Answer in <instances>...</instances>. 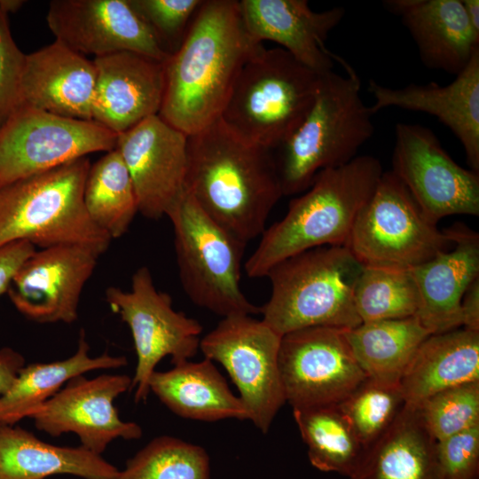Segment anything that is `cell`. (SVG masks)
<instances>
[{
  "label": "cell",
  "instance_id": "cell-20",
  "mask_svg": "<svg viewBox=\"0 0 479 479\" xmlns=\"http://www.w3.org/2000/svg\"><path fill=\"white\" fill-rule=\"evenodd\" d=\"M92 120L116 134L159 114L165 90L164 62L120 51L93 60Z\"/></svg>",
  "mask_w": 479,
  "mask_h": 479
},
{
  "label": "cell",
  "instance_id": "cell-14",
  "mask_svg": "<svg viewBox=\"0 0 479 479\" xmlns=\"http://www.w3.org/2000/svg\"><path fill=\"white\" fill-rule=\"evenodd\" d=\"M345 331L315 326L282 336L279 371L293 409L338 404L367 378Z\"/></svg>",
  "mask_w": 479,
  "mask_h": 479
},
{
  "label": "cell",
  "instance_id": "cell-28",
  "mask_svg": "<svg viewBox=\"0 0 479 479\" xmlns=\"http://www.w3.org/2000/svg\"><path fill=\"white\" fill-rule=\"evenodd\" d=\"M419 407L404 404L348 479H444Z\"/></svg>",
  "mask_w": 479,
  "mask_h": 479
},
{
  "label": "cell",
  "instance_id": "cell-10",
  "mask_svg": "<svg viewBox=\"0 0 479 479\" xmlns=\"http://www.w3.org/2000/svg\"><path fill=\"white\" fill-rule=\"evenodd\" d=\"M281 338L263 319L235 315L223 318L200 343L204 357L226 370L248 420L263 434L287 403L279 364Z\"/></svg>",
  "mask_w": 479,
  "mask_h": 479
},
{
  "label": "cell",
  "instance_id": "cell-27",
  "mask_svg": "<svg viewBox=\"0 0 479 479\" xmlns=\"http://www.w3.org/2000/svg\"><path fill=\"white\" fill-rule=\"evenodd\" d=\"M118 472L101 455L82 445L51 444L17 425L0 424V479H45L58 475L115 479Z\"/></svg>",
  "mask_w": 479,
  "mask_h": 479
},
{
  "label": "cell",
  "instance_id": "cell-38",
  "mask_svg": "<svg viewBox=\"0 0 479 479\" xmlns=\"http://www.w3.org/2000/svg\"><path fill=\"white\" fill-rule=\"evenodd\" d=\"M25 58L12 37L8 13L0 6V128L21 106Z\"/></svg>",
  "mask_w": 479,
  "mask_h": 479
},
{
  "label": "cell",
  "instance_id": "cell-13",
  "mask_svg": "<svg viewBox=\"0 0 479 479\" xmlns=\"http://www.w3.org/2000/svg\"><path fill=\"white\" fill-rule=\"evenodd\" d=\"M391 171L430 223L452 215L479 216V174L459 166L428 128L396 124Z\"/></svg>",
  "mask_w": 479,
  "mask_h": 479
},
{
  "label": "cell",
  "instance_id": "cell-34",
  "mask_svg": "<svg viewBox=\"0 0 479 479\" xmlns=\"http://www.w3.org/2000/svg\"><path fill=\"white\" fill-rule=\"evenodd\" d=\"M115 479H210L209 457L200 445L161 436L128 459Z\"/></svg>",
  "mask_w": 479,
  "mask_h": 479
},
{
  "label": "cell",
  "instance_id": "cell-22",
  "mask_svg": "<svg viewBox=\"0 0 479 479\" xmlns=\"http://www.w3.org/2000/svg\"><path fill=\"white\" fill-rule=\"evenodd\" d=\"M96 69L93 61L59 41L26 54L21 106L63 117L93 121Z\"/></svg>",
  "mask_w": 479,
  "mask_h": 479
},
{
  "label": "cell",
  "instance_id": "cell-39",
  "mask_svg": "<svg viewBox=\"0 0 479 479\" xmlns=\"http://www.w3.org/2000/svg\"><path fill=\"white\" fill-rule=\"evenodd\" d=\"M436 457L444 479H477L479 425L436 441Z\"/></svg>",
  "mask_w": 479,
  "mask_h": 479
},
{
  "label": "cell",
  "instance_id": "cell-26",
  "mask_svg": "<svg viewBox=\"0 0 479 479\" xmlns=\"http://www.w3.org/2000/svg\"><path fill=\"white\" fill-rule=\"evenodd\" d=\"M479 381V332L457 328L430 334L419 347L400 387L406 404L419 407L448 389Z\"/></svg>",
  "mask_w": 479,
  "mask_h": 479
},
{
  "label": "cell",
  "instance_id": "cell-18",
  "mask_svg": "<svg viewBox=\"0 0 479 479\" xmlns=\"http://www.w3.org/2000/svg\"><path fill=\"white\" fill-rule=\"evenodd\" d=\"M188 136L150 116L118 134L116 146L131 176L145 217L167 215L185 191Z\"/></svg>",
  "mask_w": 479,
  "mask_h": 479
},
{
  "label": "cell",
  "instance_id": "cell-16",
  "mask_svg": "<svg viewBox=\"0 0 479 479\" xmlns=\"http://www.w3.org/2000/svg\"><path fill=\"white\" fill-rule=\"evenodd\" d=\"M101 255L94 247L76 244L42 248L20 267L7 294L30 320L73 323L83 287Z\"/></svg>",
  "mask_w": 479,
  "mask_h": 479
},
{
  "label": "cell",
  "instance_id": "cell-44",
  "mask_svg": "<svg viewBox=\"0 0 479 479\" xmlns=\"http://www.w3.org/2000/svg\"><path fill=\"white\" fill-rule=\"evenodd\" d=\"M23 3V1L17 0H1L0 6L4 11L9 13L10 12L17 11Z\"/></svg>",
  "mask_w": 479,
  "mask_h": 479
},
{
  "label": "cell",
  "instance_id": "cell-29",
  "mask_svg": "<svg viewBox=\"0 0 479 479\" xmlns=\"http://www.w3.org/2000/svg\"><path fill=\"white\" fill-rule=\"evenodd\" d=\"M127 365L123 356H90V345L81 330L76 351L69 357L25 365L10 389L0 396V424L15 425L32 415L69 380L88 372Z\"/></svg>",
  "mask_w": 479,
  "mask_h": 479
},
{
  "label": "cell",
  "instance_id": "cell-5",
  "mask_svg": "<svg viewBox=\"0 0 479 479\" xmlns=\"http://www.w3.org/2000/svg\"><path fill=\"white\" fill-rule=\"evenodd\" d=\"M364 266L346 246H323L293 255L267 274L271 292L262 319L280 335L315 326L360 325L354 290Z\"/></svg>",
  "mask_w": 479,
  "mask_h": 479
},
{
  "label": "cell",
  "instance_id": "cell-1",
  "mask_svg": "<svg viewBox=\"0 0 479 479\" xmlns=\"http://www.w3.org/2000/svg\"><path fill=\"white\" fill-rule=\"evenodd\" d=\"M263 48L247 33L239 1H203L164 62L158 115L187 136L206 129L220 119L241 68Z\"/></svg>",
  "mask_w": 479,
  "mask_h": 479
},
{
  "label": "cell",
  "instance_id": "cell-9",
  "mask_svg": "<svg viewBox=\"0 0 479 479\" xmlns=\"http://www.w3.org/2000/svg\"><path fill=\"white\" fill-rule=\"evenodd\" d=\"M452 244L450 229L430 223L390 170L360 210L346 247L365 267L411 270Z\"/></svg>",
  "mask_w": 479,
  "mask_h": 479
},
{
  "label": "cell",
  "instance_id": "cell-41",
  "mask_svg": "<svg viewBox=\"0 0 479 479\" xmlns=\"http://www.w3.org/2000/svg\"><path fill=\"white\" fill-rule=\"evenodd\" d=\"M25 364L20 352L10 347L0 349V396L10 389Z\"/></svg>",
  "mask_w": 479,
  "mask_h": 479
},
{
  "label": "cell",
  "instance_id": "cell-32",
  "mask_svg": "<svg viewBox=\"0 0 479 479\" xmlns=\"http://www.w3.org/2000/svg\"><path fill=\"white\" fill-rule=\"evenodd\" d=\"M83 201L92 221L112 240L127 232L139 212L138 200L130 171L117 149L106 152L90 166Z\"/></svg>",
  "mask_w": 479,
  "mask_h": 479
},
{
  "label": "cell",
  "instance_id": "cell-7",
  "mask_svg": "<svg viewBox=\"0 0 479 479\" xmlns=\"http://www.w3.org/2000/svg\"><path fill=\"white\" fill-rule=\"evenodd\" d=\"M319 79L286 50L263 47L241 68L220 120L240 138L273 151L309 113Z\"/></svg>",
  "mask_w": 479,
  "mask_h": 479
},
{
  "label": "cell",
  "instance_id": "cell-19",
  "mask_svg": "<svg viewBox=\"0 0 479 479\" xmlns=\"http://www.w3.org/2000/svg\"><path fill=\"white\" fill-rule=\"evenodd\" d=\"M373 114L387 107L422 112L436 117L462 145L470 169L479 174V48L467 66L447 85L410 83L391 88L370 80Z\"/></svg>",
  "mask_w": 479,
  "mask_h": 479
},
{
  "label": "cell",
  "instance_id": "cell-35",
  "mask_svg": "<svg viewBox=\"0 0 479 479\" xmlns=\"http://www.w3.org/2000/svg\"><path fill=\"white\" fill-rule=\"evenodd\" d=\"M404 404L400 385L366 378L337 406L366 450L388 430Z\"/></svg>",
  "mask_w": 479,
  "mask_h": 479
},
{
  "label": "cell",
  "instance_id": "cell-11",
  "mask_svg": "<svg viewBox=\"0 0 479 479\" xmlns=\"http://www.w3.org/2000/svg\"><path fill=\"white\" fill-rule=\"evenodd\" d=\"M106 301L130 330L137 354L130 389H135V403L145 401L159 362L167 356L173 365L193 357L200 349L202 326L174 310L170 295L156 288L146 266L134 272L130 291L109 287Z\"/></svg>",
  "mask_w": 479,
  "mask_h": 479
},
{
  "label": "cell",
  "instance_id": "cell-24",
  "mask_svg": "<svg viewBox=\"0 0 479 479\" xmlns=\"http://www.w3.org/2000/svg\"><path fill=\"white\" fill-rule=\"evenodd\" d=\"M383 5L401 20L428 68L457 75L479 48L461 0H386Z\"/></svg>",
  "mask_w": 479,
  "mask_h": 479
},
{
  "label": "cell",
  "instance_id": "cell-37",
  "mask_svg": "<svg viewBox=\"0 0 479 479\" xmlns=\"http://www.w3.org/2000/svg\"><path fill=\"white\" fill-rule=\"evenodd\" d=\"M170 55L182 43L201 0H129Z\"/></svg>",
  "mask_w": 479,
  "mask_h": 479
},
{
  "label": "cell",
  "instance_id": "cell-43",
  "mask_svg": "<svg viewBox=\"0 0 479 479\" xmlns=\"http://www.w3.org/2000/svg\"><path fill=\"white\" fill-rule=\"evenodd\" d=\"M461 3L473 32L479 36V1L461 0Z\"/></svg>",
  "mask_w": 479,
  "mask_h": 479
},
{
  "label": "cell",
  "instance_id": "cell-6",
  "mask_svg": "<svg viewBox=\"0 0 479 479\" xmlns=\"http://www.w3.org/2000/svg\"><path fill=\"white\" fill-rule=\"evenodd\" d=\"M90 166L82 157L1 188L0 247L27 240L41 248L76 244L104 254L112 239L83 201Z\"/></svg>",
  "mask_w": 479,
  "mask_h": 479
},
{
  "label": "cell",
  "instance_id": "cell-2",
  "mask_svg": "<svg viewBox=\"0 0 479 479\" xmlns=\"http://www.w3.org/2000/svg\"><path fill=\"white\" fill-rule=\"evenodd\" d=\"M272 152L240 138L220 119L188 136L185 190L246 244L263 234L284 196Z\"/></svg>",
  "mask_w": 479,
  "mask_h": 479
},
{
  "label": "cell",
  "instance_id": "cell-8",
  "mask_svg": "<svg viewBox=\"0 0 479 479\" xmlns=\"http://www.w3.org/2000/svg\"><path fill=\"white\" fill-rule=\"evenodd\" d=\"M182 287L197 306L222 318L260 314L241 290L247 244L212 219L185 190L169 210Z\"/></svg>",
  "mask_w": 479,
  "mask_h": 479
},
{
  "label": "cell",
  "instance_id": "cell-21",
  "mask_svg": "<svg viewBox=\"0 0 479 479\" xmlns=\"http://www.w3.org/2000/svg\"><path fill=\"white\" fill-rule=\"evenodd\" d=\"M243 24L257 43L272 41L318 75L334 68V54L325 42L342 21L345 9L315 12L306 0L239 1Z\"/></svg>",
  "mask_w": 479,
  "mask_h": 479
},
{
  "label": "cell",
  "instance_id": "cell-12",
  "mask_svg": "<svg viewBox=\"0 0 479 479\" xmlns=\"http://www.w3.org/2000/svg\"><path fill=\"white\" fill-rule=\"evenodd\" d=\"M117 137L94 121L21 106L0 128V189L90 153L109 152Z\"/></svg>",
  "mask_w": 479,
  "mask_h": 479
},
{
  "label": "cell",
  "instance_id": "cell-17",
  "mask_svg": "<svg viewBox=\"0 0 479 479\" xmlns=\"http://www.w3.org/2000/svg\"><path fill=\"white\" fill-rule=\"evenodd\" d=\"M46 21L55 40L82 55L131 51L161 62L169 57L129 0H54Z\"/></svg>",
  "mask_w": 479,
  "mask_h": 479
},
{
  "label": "cell",
  "instance_id": "cell-40",
  "mask_svg": "<svg viewBox=\"0 0 479 479\" xmlns=\"http://www.w3.org/2000/svg\"><path fill=\"white\" fill-rule=\"evenodd\" d=\"M35 251V247L27 240L14 241L0 247V296L7 293L15 273Z\"/></svg>",
  "mask_w": 479,
  "mask_h": 479
},
{
  "label": "cell",
  "instance_id": "cell-31",
  "mask_svg": "<svg viewBox=\"0 0 479 479\" xmlns=\"http://www.w3.org/2000/svg\"><path fill=\"white\" fill-rule=\"evenodd\" d=\"M310 464L347 478L358 468L365 449L337 404L293 409Z\"/></svg>",
  "mask_w": 479,
  "mask_h": 479
},
{
  "label": "cell",
  "instance_id": "cell-33",
  "mask_svg": "<svg viewBox=\"0 0 479 479\" xmlns=\"http://www.w3.org/2000/svg\"><path fill=\"white\" fill-rule=\"evenodd\" d=\"M354 302L361 322L416 317L420 299L410 270L363 268Z\"/></svg>",
  "mask_w": 479,
  "mask_h": 479
},
{
  "label": "cell",
  "instance_id": "cell-42",
  "mask_svg": "<svg viewBox=\"0 0 479 479\" xmlns=\"http://www.w3.org/2000/svg\"><path fill=\"white\" fill-rule=\"evenodd\" d=\"M461 321L464 328L479 332V278L468 287L462 297Z\"/></svg>",
  "mask_w": 479,
  "mask_h": 479
},
{
  "label": "cell",
  "instance_id": "cell-25",
  "mask_svg": "<svg viewBox=\"0 0 479 479\" xmlns=\"http://www.w3.org/2000/svg\"><path fill=\"white\" fill-rule=\"evenodd\" d=\"M149 389L175 414L189 420H248L247 410L214 362L182 361L168 371H154Z\"/></svg>",
  "mask_w": 479,
  "mask_h": 479
},
{
  "label": "cell",
  "instance_id": "cell-3",
  "mask_svg": "<svg viewBox=\"0 0 479 479\" xmlns=\"http://www.w3.org/2000/svg\"><path fill=\"white\" fill-rule=\"evenodd\" d=\"M382 173L380 161L371 155L320 171L305 192L289 202L284 217L264 230L244 263L247 275L266 277L276 264L306 250L346 246Z\"/></svg>",
  "mask_w": 479,
  "mask_h": 479
},
{
  "label": "cell",
  "instance_id": "cell-15",
  "mask_svg": "<svg viewBox=\"0 0 479 479\" xmlns=\"http://www.w3.org/2000/svg\"><path fill=\"white\" fill-rule=\"evenodd\" d=\"M131 388L126 374H83L69 380L30 419L38 430L51 436L75 434L80 445L101 455L114 440H136L141 427L122 420L114 400Z\"/></svg>",
  "mask_w": 479,
  "mask_h": 479
},
{
  "label": "cell",
  "instance_id": "cell-36",
  "mask_svg": "<svg viewBox=\"0 0 479 479\" xmlns=\"http://www.w3.org/2000/svg\"><path fill=\"white\" fill-rule=\"evenodd\" d=\"M419 408L436 441L475 427L479 425V381L435 394Z\"/></svg>",
  "mask_w": 479,
  "mask_h": 479
},
{
  "label": "cell",
  "instance_id": "cell-4",
  "mask_svg": "<svg viewBox=\"0 0 479 479\" xmlns=\"http://www.w3.org/2000/svg\"><path fill=\"white\" fill-rule=\"evenodd\" d=\"M334 60L345 74L331 70L320 75L309 113L276 150L284 196L305 192L322 170L344 165L357 156L374 131L373 113L360 95V79L340 56Z\"/></svg>",
  "mask_w": 479,
  "mask_h": 479
},
{
  "label": "cell",
  "instance_id": "cell-30",
  "mask_svg": "<svg viewBox=\"0 0 479 479\" xmlns=\"http://www.w3.org/2000/svg\"><path fill=\"white\" fill-rule=\"evenodd\" d=\"M345 334L367 378L400 385L419 347L431 333L416 317H411L362 322Z\"/></svg>",
  "mask_w": 479,
  "mask_h": 479
},
{
  "label": "cell",
  "instance_id": "cell-23",
  "mask_svg": "<svg viewBox=\"0 0 479 479\" xmlns=\"http://www.w3.org/2000/svg\"><path fill=\"white\" fill-rule=\"evenodd\" d=\"M449 229L452 246L410 270L420 299L416 318L431 334L462 326V297L479 278L478 233L462 224Z\"/></svg>",
  "mask_w": 479,
  "mask_h": 479
}]
</instances>
